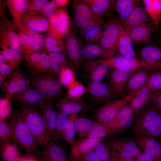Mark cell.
Returning <instances> with one entry per match:
<instances>
[{
  "label": "cell",
  "mask_w": 161,
  "mask_h": 161,
  "mask_svg": "<svg viewBox=\"0 0 161 161\" xmlns=\"http://www.w3.org/2000/svg\"><path fill=\"white\" fill-rule=\"evenodd\" d=\"M10 125L12 131V142L19 148L26 152H39L37 143L20 112L14 115Z\"/></svg>",
  "instance_id": "6da1fadb"
},
{
  "label": "cell",
  "mask_w": 161,
  "mask_h": 161,
  "mask_svg": "<svg viewBox=\"0 0 161 161\" xmlns=\"http://www.w3.org/2000/svg\"><path fill=\"white\" fill-rule=\"evenodd\" d=\"M53 71L33 75L30 80L32 86L42 95L46 101L61 98L63 89L58 77Z\"/></svg>",
  "instance_id": "7a4b0ae2"
},
{
  "label": "cell",
  "mask_w": 161,
  "mask_h": 161,
  "mask_svg": "<svg viewBox=\"0 0 161 161\" xmlns=\"http://www.w3.org/2000/svg\"><path fill=\"white\" fill-rule=\"evenodd\" d=\"M142 112L132 125L135 133L153 137L161 136V111L149 106Z\"/></svg>",
  "instance_id": "3957f363"
},
{
  "label": "cell",
  "mask_w": 161,
  "mask_h": 161,
  "mask_svg": "<svg viewBox=\"0 0 161 161\" xmlns=\"http://www.w3.org/2000/svg\"><path fill=\"white\" fill-rule=\"evenodd\" d=\"M19 108L37 143L44 147L49 141L42 114L32 106L20 104Z\"/></svg>",
  "instance_id": "277c9868"
},
{
  "label": "cell",
  "mask_w": 161,
  "mask_h": 161,
  "mask_svg": "<svg viewBox=\"0 0 161 161\" xmlns=\"http://www.w3.org/2000/svg\"><path fill=\"white\" fill-rule=\"evenodd\" d=\"M127 104L124 98L111 100L94 109L92 117L98 123H107L114 119Z\"/></svg>",
  "instance_id": "5b68a950"
},
{
  "label": "cell",
  "mask_w": 161,
  "mask_h": 161,
  "mask_svg": "<svg viewBox=\"0 0 161 161\" xmlns=\"http://www.w3.org/2000/svg\"><path fill=\"white\" fill-rule=\"evenodd\" d=\"M72 24L75 30L80 34L94 18L86 0L74 1Z\"/></svg>",
  "instance_id": "8992f818"
},
{
  "label": "cell",
  "mask_w": 161,
  "mask_h": 161,
  "mask_svg": "<svg viewBox=\"0 0 161 161\" xmlns=\"http://www.w3.org/2000/svg\"><path fill=\"white\" fill-rule=\"evenodd\" d=\"M122 25L116 18L109 20L103 28V35L97 44L106 49L117 50V41Z\"/></svg>",
  "instance_id": "52a82bcc"
},
{
  "label": "cell",
  "mask_w": 161,
  "mask_h": 161,
  "mask_svg": "<svg viewBox=\"0 0 161 161\" xmlns=\"http://www.w3.org/2000/svg\"><path fill=\"white\" fill-rule=\"evenodd\" d=\"M0 28V46L3 50L9 49H21L19 40L17 29L13 22L7 20L6 17L1 18Z\"/></svg>",
  "instance_id": "ba28073f"
},
{
  "label": "cell",
  "mask_w": 161,
  "mask_h": 161,
  "mask_svg": "<svg viewBox=\"0 0 161 161\" xmlns=\"http://www.w3.org/2000/svg\"><path fill=\"white\" fill-rule=\"evenodd\" d=\"M49 21L50 36L64 39L71 29V24L68 14L64 9L58 8Z\"/></svg>",
  "instance_id": "9c48e42d"
},
{
  "label": "cell",
  "mask_w": 161,
  "mask_h": 161,
  "mask_svg": "<svg viewBox=\"0 0 161 161\" xmlns=\"http://www.w3.org/2000/svg\"><path fill=\"white\" fill-rule=\"evenodd\" d=\"M143 68L151 72L161 66V48L149 45L142 48L137 59Z\"/></svg>",
  "instance_id": "30bf717a"
},
{
  "label": "cell",
  "mask_w": 161,
  "mask_h": 161,
  "mask_svg": "<svg viewBox=\"0 0 161 161\" xmlns=\"http://www.w3.org/2000/svg\"><path fill=\"white\" fill-rule=\"evenodd\" d=\"M156 92L145 86L132 92L124 99L133 110L136 112L148 107Z\"/></svg>",
  "instance_id": "8fae6325"
},
{
  "label": "cell",
  "mask_w": 161,
  "mask_h": 161,
  "mask_svg": "<svg viewBox=\"0 0 161 161\" xmlns=\"http://www.w3.org/2000/svg\"><path fill=\"white\" fill-rule=\"evenodd\" d=\"M21 23L38 32L49 31L50 24L48 19L38 11L27 9L22 14Z\"/></svg>",
  "instance_id": "7c38bea8"
},
{
  "label": "cell",
  "mask_w": 161,
  "mask_h": 161,
  "mask_svg": "<svg viewBox=\"0 0 161 161\" xmlns=\"http://www.w3.org/2000/svg\"><path fill=\"white\" fill-rule=\"evenodd\" d=\"M117 153L119 157L123 159L133 158L140 152L136 143L126 138L105 140Z\"/></svg>",
  "instance_id": "4fadbf2b"
},
{
  "label": "cell",
  "mask_w": 161,
  "mask_h": 161,
  "mask_svg": "<svg viewBox=\"0 0 161 161\" xmlns=\"http://www.w3.org/2000/svg\"><path fill=\"white\" fill-rule=\"evenodd\" d=\"M66 50V55L74 68H80L82 66V59L80 42L74 30L71 28L64 39Z\"/></svg>",
  "instance_id": "5bb4252c"
},
{
  "label": "cell",
  "mask_w": 161,
  "mask_h": 161,
  "mask_svg": "<svg viewBox=\"0 0 161 161\" xmlns=\"http://www.w3.org/2000/svg\"><path fill=\"white\" fill-rule=\"evenodd\" d=\"M28 80L24 74L17 68L13 71L4 82L2 90L12 95L21 92L28 87Z\"/></svg>",
  "instance_id": "9a60e30c"
},
{
  "label": "cell",
  "mask_w": 161,
  "mask_h": 161,
  "mask_svg": "<svg viewBox=\"0 0 161 161\" xmlns=\"http://www.w3.org/2000/svg\"><path fill=\"white\" fill-rule=\"evenodd\" d=\"M87 90L91 98L97 102L106 103L117 97L110 83L92 81Z\"/></svg>",
  "instance_id": "2e32d148"
},
{
  "label": "cell",
  "mask_w": 161,
  "mask_h": 161,
  "mask_svg": "<svg viewBox=\"0 0 161 161\" xmlns=\"http://www.w3.org/2000/svg\"><path fill=\"white\" fill-rule=\"evenodd\" d=\"M134 71L127 66L113 69L110 75V83L117 97L122 96L126 83Z\"/></svg>",
  "instance_id": "e0dca14e"
},
{
  "label": "cell",
  "mask_w": 161,
  "mask_h": 161,
  "mask_svg": "<svg viewBox=\"0 0 161 161\" xmlns=\"http://www.w3.org/2000/svg\"><path fill=\"white\" fill-rule=\"evenodd\" d=\"M24 59L33 75L46 73L52 70L48 55L39 52L26 54Z\"/></svg>",
  "instance_id": "ac0fdd59"
},
{
  "label": "cell",
  "mask_w": 161,
  "mask_h": 161,
  "mask_svg": "<svg viewBox=\"0 0 161 161\" xmlns=\"http://www.w3.org/2000/svg\"><path fill=\"white\" fill-rule=\"evenodd\" d=\"M39 107L42 111V114L49 142L51 141L56 142L55 127L57 111L51 101H45Z\"/></svg>",
  "instance_id": "d6986e66"
},
{
  "label": "cell",
  "mask_w": 161,
  "mask_h": 161,
  "mask_svg": "<svg viewBox=\"0 0 161 161\" xmlns=\"http://www.w3.org/2000/svg\"><path fill=\"white\" fill-rule=\"evenodd\" d=\"M103 139L85 137L79 139L70 145L69 161H76L79 158L93 150Z\"/></svg>",
  "instance_id": "ffe728a7"
},
{
  "label": "cell",
  "mask_w": 161,
  "mask_h": 161,
  "mask_svg": "<svg viewBox=\"0 0 161 161\" xmlns=\"http://www.w3.org/2000/svg\"><path fill=\"white\" fill-rule=\"evenodd\" d=\"M134 142L144 152L161 160V145L154 137L135 133Z\"/></svg>",
  "instance_id": "44dd1931"
},
{
  "label": "cell",
  "mask_w": 161,
  "mask_h": 161,
  "mask_svg": "<svg viewBox=\"0 0 161 161\" xmlns=\"http://www.w3.org/2000/svg\"><path fill=\"white\" fill-rule=\"evenodd\" d=\"M142 68L134 71L129 78L122 95L123 97L125 98L132 92L146 86L150 73L146 69Z\"/></svg>",
  "instance_id": "7402d4cb"
},
{
  "label": "cell",
  "mask_w": 161,
  "mask_h": 161,
  "mask_svg": "<svg viewBox=\"0 0 161 161\" xmlns=\"http://www.w3.org/2000/svg\"><path fill=\"white\" fill-rule=\"evenodd\" d=\"M155 28L154 23L151 22L134 27L128 33L133 43L135 44H151L153 42L152 35Z\"/></svg>",
  "instance_id": "603a6c76"
},
{
  "label": "cell",
  "mask_w": 161,
  "mask_h": 161,
  "mask_svg": "<svg viewBox=\"0 0 161 161\" xmlns=\"http://www.w3.org/2000/svg\"><path fill=\"white\" fill-rule=\"evenodd\" d=\"M10 96L11 99L13 100L19 104L31 106H39L46 101L37 90L33 87L29 86L24 91L10 95Z\"/></svg>",
  "instance_id": "cb8c5ba5"
},
{
  "label": "cell",
  "mask_w": 161,
  "mask_h": 161,
  "mask_svg": "<svg viewBox=\"0 0 161 161\" xmlns=\"http://www.w3.org/2000/svg\"><path fill=\"white\" fill-rule=\"evenodd\" d=\"M43 147L40 161H67L65 150L57 142L50 141Z\"/></svg>",
  "instance_id": "d4e9b609"
},
{
  "label": "cell",
  "mask_w": 161,
  "mask_h": 161,
  "mask_svg": "<svg viewBox=\"0 0 161 161\" xmlns=\"http://www.w3.org/2000/svg\"><path fill=\"white\" fill-rule=\"evenodd\" d=\"M106 23L103 19L94 18L80 35L88 44L97 43L103 35V28Z\"/></svg>",
  "instance_id": "484cf974"
},
{
  "label": "cell",
  "mask_w": 161,
  "mask_h": 161,
  "mask_svg": "<svg viewBox=\"0 0 161 161\" xmlns=\"http://www.w3.org/2000/svg\"><path fill=\"white\" fill-rule=\"evenodd\" d=\"M56 105L59 110L68 116L92 108V105L84 102L61 97L57 99Z\"/></svg>",
  "instance_id": "4316f807"
},
{
  "label": "cell",
  "mask_w": 161,
  "mask_h": 161,
  "mask_svg": "<svg viewBox=\"0 0 161 161\" xmlns=\"http://www.w3.org/2000/svg\"><path fill=\"white\" fill-rule=\"evenodd\" d=\"M117 51L106 49L97 44H89L82 47L81 53L82 58L84 59L100 58L107 59L116 55Z\"/></svg>",
  "instance_id": "83f0119b"
},
{
  "label": "cell",
  "mask_w": 161,
  "mask_h": 161,
  "mask_svg": "<svg viewBox=\"0 0 161 161\" xmlns=\"http://www.w3.org/2000/svg\"><path fill=\"white\" fill-rule=\"evenodd\" d=\"M135 112L127 103L114 119L103 124L112 128L126 129L132 126Z\"/></svg>",
  "instance_id": "f1b7e54d"
},
{
  "label": "cell",
  "mask_w": 161,
  "mask_h": 161,
  "mask_svg": "<svg viewBox=\"0 0 161 161\" xmlns=\"http://www.w3.org/2000/svg\"><path fill=\"white\" fill-rule=\"evenodd\" d=\"M151 21L144 7L140 6L136 8L126 20L120 21L128 32L134 27L151 22Z\"/></svg>",
  "instance_id": "f546056e"
},
{
  "label": "cell",
  "mask_w": 161,
  "mask_h": 161,
  "mask_svg": "<svg viewBox=\"0 0 161 161\" xmlns=\"http://www.w3.org/2000/svg\"><path fill=\"white\" fill-rule=\"evenodd\" d=\"M133 42L122 25L117 41V50L120 55L129 59L137 58Z\"/></svg>",
  "instance_id": "4dcf8cb0"
},
{
  "label": "cell",
  "mask_w": 161,
  "mask_h": 161,
  "mask_svg": "<svg viewBox=\"0 0 161 161\" xmlns=\"http://www.w3.org/2000/svg\"><path fill=\"white\" fill-rule=\"evenodd\" d=\"M139 0H114L112 1L113 8L117 13L121 21L126 20L135 9L140 6Z\"/></svg>",
  "instance_id": "1f68e13d"
},
{
  "label": "cell",
  "mask_w": 161,
  "mask_h": 161,
  "mask_svg": "<svg viewBox=\"0 0 161 161\" xmlns=\"http://www.w3.org/2000/svg\"><path fill=\"white\" fill-rule=\"evenodd\" d=\"M126 129L112 128L97 123L86 137L103 139L119 135Z\"/></svg>",
  "instance_id": "d6a6232c"
},
{
  "label": "cell",
  "mask_w": 161,
  "mask_h": 161,
  "mask_svg": "<svg viewBox=\"0 0 161 161\" xmlns=\"http://www.w3.org/2000/svg\"><path fill=\"white\" fill-rule=\"evenodd\" d=\"M86 66L92 81L97 82H101L111 68L103 59L89 62Z\"/></svg>",
  "instance_id": "836d02e7"
},
{
  "label": "cell",
  "mask_w": 161,
  "mask_h": 161,
  "mask_svg": "<svg viewBox=\"0 0 161 161\" xmlns=\"http://www.w3.org/2000/svg\"><path fill=\"white\" fill-rule=\"evenodd\" d=\"M142 1L146 12L154 24L157 32L158 33L161 20V0H143Z\"/></svg>",
  "instance_id": "e575fe53"
},
{
  "label": "cell",
  "mask_w": 161,
  "mask_h": 161,
  "mask_svg": "<svg viewBox=\"0 0 161 161\" xmlns=\"http://www.w3.org/2000/svg\"><path fill=\"white\" fill-rule=\"evenodd\" d=\"M103 60L112 69L122 66H127L135 71L143 68L137 58L129 59L121 55H116L109 59Z\"/></svg>",
  "instance_id": "d590c367"
},
{
  "label": "cell",
  "mask_w": 161,
  "mask_h": 161,
  "mask_svg": "<svg viewBox=\"0 0 161 161\" xmlns=\"http://www.w3.org/2000/svg\"><path fill=\"white\" fill-rule=\"evenodd\" d=\"M90 7L94 17L98 19L103 17L113 8L111 0H86Z\"/></svg>",
  "instance_id": "8d00e7d4"
},
{
  "label": "cell",
  "mask_w": 161,
  "mask_h": 161,
  "mask_svg": "<svg viewBox=\"0 0 161 161\" xmlns=\"http://www.w3.org/2000/svg\"><path fill=\"white\" fill-rule=\"evenodd\" d=\"M29 1L27 0H7L6 4L11 15L13 21L16 24L21 23V15L27 9Z\"/></svg>",
  "instance_id": "74e56055"
},
{
  "label": "cell",
  "mask_w": 161,
  "mask_h": 161,
  "mask_svg": "<svg viewBox=\"0 0 161 161\" xmlns=\"http://www.w3.org/2000/svg\"><path fill=\"white\" fill-rule=\"evenodd\" d=\"M18 147L12 142L2 143L0 156L3 161H21L23 156Z\"/></svg>",
  "instance_id": "f35d334b"
},
{
  "label": "cell",
  "mask_w": 161,
  "mask_h": 161,
  "mask_svg": "<svg viewBox=\"0 0 161 161\" xmlns=\"http://www.w3.org/2000/svg\"><path fill=\"white\" fill-rule=\"evenodd\" d=\"M97 123L88 118L78 117L75 120L74 125L79 138L86 137Z\"/></svg>",
  "instance_id": "ab89813d"
},
{
  "label": "cell",
  "mask_w": 161,
  "mask_h": 161,
  "mask_svg": "<svg viewBox=\"0 0 161 161\" xmlns=\"http://www.w3.org/2000/svg\"><path fill=\"white\" fill-rule=\"evenodd\" d=\"M7 62L15 69L24 58L26 52L23 49H7L0 52Z\"/></svg>",
  "instance_id": "60d3db41"
},
{
  "label": "cell",
  "mask_w": 161,
  "mask_h": 161,
  "mask_svg": "<svg viewBox=\"0 0 161 161\" xmlns=\"http://www.w3.org/2000/svg\"><path fill=\"white\" fill-rule=\"evenodd\" d=\"M45 44L49 53H60L65 56L66 55V44L63 39L50 36L45 39Z\"/></svg>",
  "instance_id": "b9f144b4"
},
{
  "label": "cell",
  "mask_w": 161,
  "mask_h": 161,
  "mask_svg": "<svg viewBox=\"0 0 161 161\" xmlns=\"http://www.w3.org/2000/svg\"><path fill=\"white\" fill-rule=\"evenodd\" d=\"M94 150L102 161H113L114 157V151L105 140L98 143Z\"/></svg>",
  "instance_id": "7bdbcfd3"
},
{
  "label": "cell",
  "mask_w": 161,
  "mask_h": 161,
  "mask_svg": "<svg viewBox=\"0 0 161 161\" xmlns=\"http://www.w3.org/2000/svg\"><path fill=\"white\" fill-rule=\"evenodd\" d=\"M18 36L21 48L24 50L26 54L38 52L42 49L33 40L18 30Z\"/></svg>",
  "instance_id": "ee69618b"
},
{
  "label": "cell",
  "mask_w": 161,
  "mask_h": 161,
  "mask_svg": "<svg viewBox=\"0 0 161 161\" xmlns=\"http://www.w3.org/2000/svg\"><path fill=\"white\" fill-rule=\"evenodd\" d=\"M57 112L55 132L57 142L62 139L63 133L69 122V117L59 110L57 111Z\"/></svg>",
  "instance_id": "f6af8a7d"
},
{
  "label": "cell",
  "mask_w": 161,
  "mask_h": 161,
  "mask_svg": "<svg viewBox=\"0 0 161 161\" xmlns=\"http://www.w3.org/2000/svg\"><path fill=\"white\" fill-rule=\"evenodd\" d=\"M78 117L77 114L72 115L69 117L68 123L62 135V139L70 145L72 144L75 141V138L76 133L74 122Z\"/></svg>",
  "instance_id": "bcb514c9"
},
{
  "label": "cell",
  "mask_w": 161,
  "mask_h": 161,
  "mask_svg": "<svg viewBox=\"0 0 161 161\" xmlns=\"http://www.w3.org/2000/svg\"><path fill=\"white\" fill-rule=\"evenodd\" d=\"M15 24L19 31L33 40L42 48L45 44V39L43 35L38 32L23 25L21 23Z\"/></svg>",
  "instance_id": "7dc6e473"
},
{
  "label": "cell",
  "mask_w": 161,
  "mask_h": 161,
  "mask_svg": "<svg viewBox=\"0 0 161 161\" xmlns=\"http://www.w3.org/2000/svg\"><path fill=\"white\" fill-rule=\"evenodd\" d=\"M86 91L84 85L81 83L75 80L67 87L68 98L75 100L82 96Z\"/></svg>",
  "instance_id": "c3c4849f"
},
{
  "label": "cell",
  "mask_w": 161,
  "mask_h": 161,
  "mask_svg": "<svg viewBox=\"0 0 161 161\" xmlns=\"http://www.w3.org/2000/svg\"><path fill=\"white\" fill-rule=\"evenodd\" d=\"M150 72L146 86L155 91L161 90V66Z\"/></svg>",
  "instance_id": "681fc988"
},
{
  "label": "cell",
  "mask_w": 161,
  "mask_h": 161,
  "mask_svg": "<svg viewBox=\"0 0 161 161\" xmlns=\"http://www.w3.org/2000/svg\"><path fill=\"white\" fill-rule=\"evenodd\" d=\"M58 77L61 85L67 87L75 80L73 69L69 68H62Z\"/></svg>",
  "instance_id": "f907efd6"
},
{
  "label": "cell",
  "mask_w": 161,
  "mask_h": 161,
  "mask_svg": "<svg viewBox=\"0 0 161 161\" xmlns=\"http://www.w3.org/2000/svg\"><path fill=\"white\" fill-rule=\"evenodd\" d=\"M12 131L10 124L4 120L0 121V140L2 143L12 142Z\"/></svg>",
  "instance_id": "816d5d0a"
},
{
  "label": "cell",
  "mask_w": 161,
  "mask_h": 161,
  "mask_svg": "<svg viewBox=\"0 0 161 161\" xmlns=\"http://www.w3.org/2000/svg\"><path fill=\"white\" fill-rule=\"evenodd\" d=\"M10 95L7 94L6 97L0 100V120H4L9 116L11 112V107Z\"/></svg>",
  "instance_id": "f5cc1de1"
},
{
  "label": "cell",
  "mask_w": 161,
  "mask_h": 161,
  "mask_svg": "<svg viewBox=\"0 0 161 161\" xmlns=\"http://www.w3.org/2000/svg\"><path fill=\"white\" fill-rule=\"evenodd\" d=\"M58 9L54 1H48L38 11L45 16L49 21L53 17Z\"/></svg>",
  "instance_id": "db71d44e"
},
{
  "label": "cell",
  "mask_w": 161,
  "mask_h": 161,
  "mask_svg": "<svg viewBox=\"0 0 161 161\" xmlns=\"http://www.w3.org/2000/svg\"><path fill=\"white\" fill-rule=\"evenodd\" d=\"M50 59L60 65L62 68L68 67L73 69L74 68L71 64L66 60L65 56L60 53H49Z\"/></svg>",
  "instance_id": "11a10c76"
},
{
  "label": "cell",
  "mask_w": 161,
  "mask_h": 161,
  "mask_svg": "<svg viewBox=\"0 0 161 161\" xmlns=\"http://www.w3.org/2000/svg\"><path fill=\"white\" fill-rule=\"evenodd\" d=\"M76 161H102L94 150L88 152Z\"/></svg>",
  "instance_id": "9f6ffc18"
},
{
  "label": "cell",
  "mask_w": 161,
  "mask_h": 161,
  "mask_svg": "<svg viewBox=\"0 0 161 161\" xmlns=\"http://www.w3.org/2000/svg\"><path fill=\"white\" fill-rule=\"evenodd\" d=\"M149 106L161 111V90L156 92Z\"/></svg>",
  "instance_id": "6f0895ef"
},
{
  "label": "cell",
  "mask_w": 161,
  "mask_h": 161,
  "mask_svg": "<svg viewBox=\"0 0 161 161\" xmlns=\"http://www.w3.org/2000/svg\"><path fill=\"white\" fill-rule=\"evenodd\" d=\"M47 0H33L30 2L27 9L28 10L38 11Z\"/></svg>",
  "instance_id": "680465c9"
},
{
  "label": "cell",
  "mask_w": 161,
  "mask_h": 161,
  "mask_svg": "<svg viewBox=\"0 0 161 161\" xmlns=\"http://www.w3.org/2000/svg\"><path fill=\"white\" fill-rule=\"evenodd\" d=\"M137 157L136 161H161V160L144 151L140 152Z\"/></svg>",
  "instance_id": "91938a15"
},
{
  "label": "cell",
  "mask_w": 161,
  "mask_h": 161,
  "mask_svg": "<svg viewBox=\"0 0 161 161\" xmlns=\"http://www.w3.org/2000/svg\"><path fill=\"white\" fill-rule=\"evenodd\" d=\"M15 69L13 66L10 64H0V74L7 77Z\"/></svg>",
  "instance_id": "94428289"
},
{
  "label": "cell",
  "mask_w": 161,
  "mask_h": 161,
  "mask_svg": "<svg viewBox=\"0 0 161 161\" xmlns=\"http://www.w3.org/2000/svg\"><path fill=\"white\" fill-rule=\"evenodd\" d=\"M21 161H40L34 155V154L26 152V154L23 156Z\"/></svg>",
  "instance_id": "6125c7cd"
},
{
  "label": "cell",
  "mask_w": 161,
  "mask_h": 161,
  "mask_svg": "<svg viewBox=\"0 0 161 161\" xmlns=\"http://www.w3.org/2000/svg\"><path fill=\"white\" fill-rule=\"evenodd\" d=\"M57 7H65L67 6L69 2L68 0H53Z\"/></svg>",
  "instance_id": "be15d7a7"
},
{
  "label": "cell",
  "mask_w": 161,
  "mask_h": 161,
  "mask_svg": "<svg viewBox=\"0 0 161 161\" xmlns=\"http://www.w3.org/2000/svg\"><path fill=\"white\" fill-rule=\"evenodd\" d=\"M133 158L123 159L117 157L113 161H136Z\"/></svg>",
  "instance_id": "e7e4bbea"
},
{
  "label": "cell",
  "mask_w": 161,
  "mask_h": 161,
  "mask_svg": "<svg viewBox=\"0 0 161 161\" xmlns=\"http://www.w3.org/2000/svg\"><path fill=\"white\" fill-rule=\"evenodd\" d=\"M6 78V77L0 74V86L1 87L3 86Z\"/></svg>",
  "instance_id": "03108f58"
},
{
  "label": "cell",
  "mask_w": 161,
  "mask_h": 161,
  "mask_svg": "<svg viewBox=\"0 0 161 161\" xmlns=\"http://www.w3.org/2000/svg\"><path fill=\"white\" fill-rule=\"evenodd\" d=\"M7 61L1 53L0 54V64L6 63Z\"/></svg>",
  "instance_id": "003e7915"
}]
</instances>
